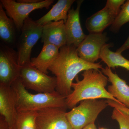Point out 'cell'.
Listing matches in <instances>:
<instances>
[{
	"label": "cell",
	"instance_id": "obj_1",
	"mask_svg": "<svg viewBox=\"0 0 129 129\" xmlns=\"http://www.w3.org/2000/svg\"><path fill=\"white\" fill-rule=\"evenodd\" d=\"M101 62L91 63L86 61L78 55L77 48L66 45L60 48L57 58L49 69L56 79V91L67 98L72 91L74 79L82 71L103 68Z\"/></svg>",
	"mask_w": 129,
	"mask_h": 129
},
{
	"label": "cell",
	"instance_id": "obj_2",
	"mask_svg": "<svg viewBox=\"0 0 129 129\" xmlns=\"http://www.w3.org/2000/svg\"><path fill=\"white\" fill-rule=\"evenodd\" d=\"M81 75L83 79L76 78V82L72 84L73 91L66 98L68 108L72 109L79 103L89 99H110L120 104L106 89L108 78L102 72L89 69L84 71Z\"/></svg>",
	"mask_w": 129,
	"mask_h": 129
},
{
	"label": "cell",
	"instance_id": "obj_3",
	"mask_svg": "<svg viewBox=\"0 0 129 129\" xmlns=\"http://www.w3.org/2000/svg\"><path fill=\"white\" fill-rule=\"evenodd\" d=\"M16 95L18 112L38 111L50 107L67 109L66 98L57 91L51 93L32 94L28 91L20 78L12 85Z\"/></svg>",
	"mask_w": 129,
	"mask_h": 129
},
{
	"label": "cell",
	"instance_id": "obj_4",
	"mask_svg": "<svg viewBox=\"0 0 129 129\" xmlns=\"http://www.w3.org/2000/svg\"><path fill=\"white\" fill-rule=\"evenodd\" d=\"M108 106L107 99H86L67 112V117L73 129H82L94 123L99 114Z\"/></svg>",
	"mask_w": 129,
	"mask_h": 129
},
{
	"label": "cell",
	"instance_id": "obj_5",
	"mask_svg": "<svg viewBox=\"0 0 129 129\" xmlns=\"http://www.w3.org/2000/svg\"><path fill=\"white\" fill-rule=\"evenodd\" d=\"M43 27L29 17L24 21L18 44V63L21 67L30 63L32 48L41 38Z\"/></svg>",
	"mask_w": 129,
	"mask_h": 129
},
{
	"label": "cell",
	"instance_id": "obj_6",
	"mask_svg": "<svg viewBox=\"0 0 129 129\" xmlns=\"http://www.w3.org/2000/svg\"><path fill=\"white\" fill-rule=\"evenodd\" d=\"M27 89L39 93H51L56 91V79L31 66L30 63L22 67L20 77Z\"/></svg>",
	"mask_w": 129,
	"mask_h": 129
},
{
	"label": "cell",
	"instance_id": "obj_7",
	"mask_svg": "<svg viewBox=\"0 0 129 129\" xmlns=\"http://www.w3.org/2000/svg\"><path fill=\"white\" fill-rule=\"evenodd\" d=\"M0 2L8 16L14 22L17 30L20 31L31 12L44 8L48 9L54 1L45 0L34 4L21 3L14 0H1Z\"/></svg>",
	"mask_w": 129,
	"mask_h": 129
},
{
	"label": "cell",
	"instance_id": "obj_8",
	"mask_svg": "<svg viewBox=\"0 0 129 129\" xmlns=\"http://www.w3.org/2000/svg\"><path fill=\"white\" fill-rule=\"evenodd\" d=\"M22 67L19 65L17 51L7 46L0 50V84L11 86L20 77Z\"/></svg>",
	"mask_w": 129,
	"mask_h": 129
},
{
	"label": "cell",
	"instance_id": "obj_9",
	"mask_svg": "<svg viewBox=\"0 0 129 129\" xmlns=\"http://www.w3.org/2000/svg\"><path fill=\"white\" fill-rule=\"evenodd\" d=\"M67 109L48 108L37 111V129H73L67 117Z\"/></svg>",
	"mask_w": 129,
	"mask_h": 129
},
{
	"label": "cell",
	"instance_id": "obj_10",
	"mask_svg": "<svg viewBox=\"0 0 129 129\" xmlns=\"http://www.w3.org/2000/svg\"><path fill=\"white\" fill-rule=\"evenodd\" d=\"M109 40L106 33H89L77 47L78 55L86 61L95 63L100 58L102 48Z\"/></svg>",
	"mask_w": 129,
	"mask_h": 129
},
{
	"label": "cell",
	"instance_id": "obj_11",
	"mask_svg": "<svg viewBox=\"0 0 129 129\" xmlns=\"http://www.w3.org/2000/svg\"><path fill=\"white\" fill-rule=\"evenodd\" d=\"M18 112L16 95L11 86L0 84V114L11 129H14Z\"/></svg>",
	"mask_w": 129,
	"mask_h": 129
},
{
	"label": "cell",
	"instance_id": "obj_12",
	"mask_svg": "<svg viewBox=\"0 0 129 129\" xmlns=\"http://www.w3.org/2000/svg\"><path fill=\"white\" fill-rule=\"evenodd\" d=\"M83 1H77L76 9L72 8L69 10L64 23L67 35V45L76 48L86 36L83 32L80 19V10Z\"/></svg>",
	"mask_w": 129,
	"mask_h": 129
},
{
	"label": "cell",
	"instance_id": "obj_13",
	"mask_svg": "<svg viewBox=\"0 0 129 129\" xmlns=\"http://www.w3.org/2000/svg\"><path fill=\"white\" fill-rule=\"evenodd\" d=\"M102 72L111 83L108 87L109 93L120 104L129 108V86L126 81L120 78L117 74L113 73L111 69L107 67L103 68Z\"/></svg>",
	"mask_w": 129,
	"mask_h": 129
},
{
	"label": "cell",
	"instance_id": "obj_14",
	"mask_svg": "<svg viewBox=\"0 0 129 129\" xmlns=\"http://www.w3.org/2000/svg\"><path fill=\"white\" fill-rule=\"evenodd\" d=\"M64 21L51 22L43 26L41 41L58 48L67 45V35Z\"/></svg>",
	"mask_w": 129,
	"mask_h": 129
},
{
	"label": "cell",
	"instance_id": "obj_15",
	"mask_svg": "<svg viewBox=\"0 0 129 129\" xmlns=\"http://www.w3.org/2000/svg\"><path fill=\"white\" fill-rule=\"evenodd\" d=\"M116 16L105 7L87 19L86 27L89 33H103L106 28L112 24Z\"/></svg>",
	"mask_w": 129,
	"mask_h": 129
},
{
	"label": "cell",
	"instance_id": "obj_16",
	"mask_svg": "<svg viewBox=\"0 0 129 129\" xmlns=\"http://www.w3.org/2000/svg\"><path fill=\"white\" fill-rule=\"evenodd\" d=\"M60 48L50 44H44L39 55L37 57L32 58L30 64L45 74L48 73L49 69L57 58Z\"/></svg>",
	"mask_w": 129,
	"mask_h": 129
},
{
	"label": "cell",
	"instance_id": "obj_17",
	"mask_svg": "<svg viewBox=\"0 0 129 129\" xmlns=\"http://www.w3.org/2000/svg\"><path fill=\"white\" fill-rule=\"evenodd\" d=\"M75 0H58L45 15L36 21L42 26L51 22L67 21L68 13Z\"/></svg>",
	"mask_w": 129,
	"mask_h": 129
},
{
	"label": "cell",
	"instance_id": "obj_18",
	"mask_svg": "<svg viewBox=\"0 0 129 129\" xmlns=\"http://www.w3.org/2000/svg\"><path fill=\"white\" fill-rule=\"evenodd\" d=\"M17 28L13 21L7 16L0 3V38L6 44L12 45L15 42Z\"/></svg>",
	"mask_w": 129,
	"mask_h": 129
},
{
	"label": "cell",
	"instance_id": "obj_19",
	"mask_svg": "<svg viewBox=\"0 0 129 129\" xmlns=\"http://www.w3.org/2000/svg\"><path fill=\"white\" fill-rule=\"evenodd\" d=\"M113 44H106L102 48L100 58L107 64L109 68L121 67L129 71V60L126 59L121 53L114 52L110 50Z\"/></svg>",
	"mask_w": 129,
	"mask_h": 129
},
{
	"label": "cell",
	"instance_id": "obj_20",
	"mask_svg": "<svg viewBox=\"0 0 129 129\" xmlns=\"http://www.w3.org/2000/svg\"><path fill=\"white\" fill-rule=\"evenodd\" d=\"M37 111L18 112L14 129H37Z\"/></svg>",
	"mask_w": 129,
	"mask_h": 129
},
{
	"label": "cell",
	"instance_id": "obj_21",
	"mask_svg": "<svg viewBox=\"0 0 129 129\" xmlns=\"http://www.w3.org/2000/svg\"><path fill=\"white\" fill-rule=\"evenodd\" d=\"M129 22V0H128L121 7L120 11L111 25L110 30L116 33L123 25Z\"/></svg>",
	"mask_w": 129,
	"mask_h": 129
},
{
	"label": "cell",
	"instance_id": "obj_22",
	"mask_svg": "<svg viewBox=\"0 0 129 129\" xmlns=\"http://www.w3.org/2000/svg\"><path fill=\"white\" fill-rule=\"evenodd\" d=\"M111 118L116 120L120 129H129V115L117 108H114Z\"/></svg>",
	"mask_w": 129,
	"mask_h": 129
},
{
	"label": "cell",
	"instance_id": "obj_23",
	"mask_svg": "<svg viewBox=\"0 0 129 129\" xmlns=\"http://www.w3.org/2000/svg\"><path fill=\"white\" fill-rule=\"evenodd\" d=\"M125 2V0H108L105 7L117 16L120 11V7Z\"/></svg>",
	"mask_w": 129,
	"mask_h": 129
},
{
	"label": "cell",
	"instance_id": "obj_24",
	"mask_svg": "<svg viewBox=\"0 0 129 129\" xmlns=\"http://www.w3.org/2000/svg\"><path fill=\"white\" fill-rule=\"evenodd\" d=\"M107 101L108 106L113 108H114L118 109L120 111L126 113L129 115V108L125 107L124 105L110 99H107Z\"/></svg>",
	"mask_w": 129,
	"mask_h": 129
},
{
	"label": "cell",
	"instance_id": "obj_25",
	"mask_svg": "<svg viewBox=\"0 0 129 129\" xmlns=\"http://www.w3.org/2000/svg\"><path fill=\"white\" fill-rule=\"evenodd\" d=\"M129 49V36L127 39L126 40V41L125 42L124 44L118 48L117 50H116V52L118 53H121L124 51L126 50Z\"/></svg>",
	"mask_w": 129,
	"mask_h": 129
},
{
	"label": "cell",
	"instance_id": "obj_26",
	"mask_svg": "<svg viewBox=\"0 0 129 129\" xmlns=\"http://www.w3.org/2000/svg\"><path fill=\"white\" fill-rule=\"evenodd\" d=\"M0 129H11L2 116L0 117Z\"/></svg>",
	"mask_w": 129,
	"mask_h": 129
},
{
	"label": "cell",
	"instance_id": "obj_27",
	"mask_svg": "<svg viewBox=\"0 0 129 129\" xmlns=\"http://www.w3.org/2000/svg\"><path fill=\"white\" fill-rule=\"evenodd\" d=\"M41 0H18V2L21 3H27V4H34L37 3L41 1Z\"/></svg>",
	"mask_w": 129,
	"mask_h": 129
},
{
	"label": "cell",
	"instance_id": "obj_28",
	"mask_svg": "<svg viewBox=\"0 0 129 129\" xmlns=\"http://www.w3.org/2000/svg\"><path fill=\"white\" fill-rule=\"evenodd\" d=\"M82 129H96L95 123L90 124Z\"/></svg>",
	"mask_w": 129,
	"mask_h": 129
},
{
	"label": "cell",
	"instance_id": "obj_29",
	"mask_svg": "<svg viewBox=\"0 0 129 129\" xmlns=\"http://www.w3.org/2000/svg\"><path fill=\"white\" fill-rule=\"evenodd\" d=\"M99 129H106V128H100Z\"/></svg>",
	"mask_w": 129,
	"mask_h": 129
}]
</instances>
